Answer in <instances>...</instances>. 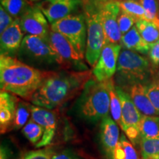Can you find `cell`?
Returning a JSON list of instances; mask_svg holds the SVG:
<instances>
[{"mask_svg":"<svg viewBox=\"0 0 159 159\" xmlns=\"http://www.w3.org/2000/svg\"><path fill=\"white\" fill-rule=\"evenodd\" d=\"M109 1H113V2H121V1H123V0H109Z\"/></svg>","mask_w":159,"mask_h":159,"instance_id":"obj_38","label":"cell"},{"mask_svg":"<svg viewBox=\"0 0 159 159\" xmlns=\"http://www.w3.org/2000/svg\"><path fill=\"white\" fill-rule=\"evenodd\" d=\"M110 112L111 116L121 128L122 126V103H121L120 99H119L116 89H115L114 78L112 79L110 84Z\"/></svg>","mask_w":159,"mask_h":159,"instance_id":"obj_25","label":"cell"},{"mask_svg":"<svg viewBox=\"0 0 159 159\" xmlns=\"http://www.w3.org/2000/svg\"><path fill=\"white\" fill-rule=\"evenodd\" d=\"M97 1L100 2H104V1H105V0H97Z\"/></svg>","mask_w":159,"mask_h":159,"instance_id":"obj_39","label":"cell"},{"mask_svg":"<svg viewBox=\"0 0 159 159\" xmlns=\"http://www.w3.org/2000/svg\"><path fill=\"white\" fill-rule=\"evenodd\" d=\"M139 131L141 138L159 139V116L142 115Z\"/></svg>","mask_w":159,"mask_h":159,"instance_id":"obj_20","label":"cell"},{"mask_svg":"<svg viewBox=\"0 0 159 159\" xmlns=\"http://www.w3.org/2000/svg\"><path fill=\"white\" fill-rule=\"evenodd\" d=\"M0 159H9L8 152L6 149L3 147L1 148V154H0Z\"/></svg>","mask_w":159,"mask_h":159,"instance_id":"obj_36","label":"cell"},{"mask_svg":"<svg viewBox=\"0 0 159 159\" xmlns=\"http://www.w3.org/2000/svg\"><path fill=\"white\" fill-rule=\"evenodd\" d=\"M122 49L121 43H107L103 47L98 61L91 71L96 80L102 82L113 78L116 74Z\"/></svg>","mask_w":159,"mask_h":159,"instance_id":"obj_9","label":"cell"},{"mask_svg":"<svg viewBox=\"0 0 159 159\" xmlns=\"http://www.w3.org/2000/svg\"><path fill=\"white\" fill-rule=\"evenodd\" d=\"M1 6L14 19L20 18L34 3L30 0H0Z\"/></svg>","mask_w":159,"mask_h":159,"instance_id":"obj_21","label":"cell"},{"mask_svg":"<svg viewBox=\"0 0 159 159\" xmlns=\"http://www.w3.org/2000/svg\"><path fill=\"white\" fill-rule=\"evenodd\" d=\"M120 43L122 49L136 52L141 55H148L150 48V44L143 39L136 25L122 35Z\"/></svg>","mask_w":159,"mask_h":159,"instance_id":"obj_19","label":"cell"},{"mask_svg":"<svg viewBox=\"0 0 159 159\" xmlns=\"http://www.w3.org/2000/svg\"><path fill=\"white\" fill-rule=\"evenodd\" d=\"M138 20H136L134 17L131 16L130 15L127 13L120 12L118 17V25L122 35H125L130 30L136 25Z\"/></svg>","mask_w":159,"mask_h":159,"instance_id":"obj_30","label":"cell"},{"mask_svg":"<svg viewBox=\"0 0 159 159\" xmlns=\"http://www.w3.org/2000/svg\"><path fill=\"white\" fill-rule=\"evenodd\" d=\"M30 114V105L28 103L19 101L16 113L14 122H13V128L18 130L25 126L26 123L28 121Z\"/></svg>","mask_w":159,"mask_h":159,"instance_id":"obj_29","label":"cell"},{"mask_svg":"<svg viewBox=\"0 0 159 159\" xmlns=\"http://www.w3.org/2000/svg\"><path fill=\"white\" fill-rule=\"evenodd\" d=\"M148 57L150 62L154 66H159V41L156 43H151L148 52Z\"/></svg>","mask_w":159,"mask_h":159,"instance_id":"obj_34","label":"cell"},{"mask_svg":"<svg viewBox=\"0 0 159 159\" xmlns=\"http://www.w3.org/2000/svg\"><path fill=\"white\" fill-rule=\"evenodd\" d=\"M25 35H35L48 40L51 27L47 18L35 4L19 18Z\"/></svg>","mask_w":159,"mask_h":159,"instance_id":"obj_11","label":"cell"},{"mask_svg":"<svg viewBox=\"0 0 159 159\" xmlns=\"http://www.w3.org/2000/svg\"><path fill=\"white\" fill-rule=\"evenodd\" d=\"M52 150L49 148L30 151L22 159H52Z\"/></svg>","mask_w":159,"mask_h":159,"instance_id":"obj_32","label":"cell"},{"mask_svg":"<svg viewBox=\"0 0 159 159\" xmlns=\"http://www.w3.org/2000/svg\"><path fill=\"white\" fill-rule=\"evenodd\" d=\"M116 2L121 12L130 15L136 20H146L145 11L139 0H123Z\"/></svg>","mask_w":159,"mask_h":159,"instance_id":"obj_23","label":"cell"},{"mask_svg":"<svg viewBox=\"0 0 159 159\" xmlns=\"http://www.w3.org/2000/svg\"><path fill=\"white\" fill-rule=\"evenodd\" d=\"M51 30L58 32L74 46L79 55L85 58L87 43V26L83 12L70 15L50 25Z\"/></svg>","mask_w":159,"mask_h":159,"instance_id":"obj_7","label":"cell"},{"mask_svg":"<svg viewBox=\"0 0 159 159\" xmlns=\"http://www.w3.org/2000/svg\"><path fill=\"white\" fill-rule=\"evenodd\" d=\"M136 27L143 39L150 44L159 41V29L153 23L141 19L137 21Z\"/></svg>","mask_w":159,"mask_h":159,"instance_id":"obj_22","label":"cell"},{"mask_svg":"<svg viewBox=\"0 0 159 159\" xmlns=\"http://www.w3.org/2000/svg\"><path fill=\"white\" fill-rule=\"evenodd\" d=\"M49 71H42L24 63L17 57L0 55L1 91L30 101Z\"/></svg>","mask_w":159,"mask_h":159,"instance_id":"obj_2","label":"cell"},{"mask_svg":"<svg viewBox=\"0 0 159 159\" xmlns=\"http://www.w3.org/2000/svg\"><path fill=\"white\" fill-rule=\"evenodd\" d=\"M31 119L41 125L43 129V134L35 148H42L50 144L55 136L56 130V116L49 109L30 105Z\"/></svg>","mask_w":159,"mask_h":159,"instance_id":"obj_14","label":"cell"},{"mask_svg":"<svg viewBox=\"0 0 159 159\" xmlns=\"http://www.w3.org/2000/svg\"><path fill=\"white\" fill-rule=\"evenodd\" d=\"M16 96L7 91L0 93V129L1 134H5L13 128L16 113L19 104Z\"/></svg>","mask_w":159,"mask_h":159,"instance_id":"obj_17","label":"cell"},{"mask_svg":"<svg viewBox=\"0 0 159 159\" xmlns=\"http://www.w3.org/2000/svg\"><path fill=\"white\" fill-rule=\"evenodd\" d=\"M112 79L99 82L91 77L86 83L78 101L80 114L85 119L97 122L109 115Z\"/></svg>","mask_w":159,"mask_h":159,"instance_id":"obj_4","label":"cell"},{"mask_svg":"<svg viewBox=\"0 0 159 159\" xmlns=\"http://www.w3.org/2000/svg\"><path fill=\"white\" fill-rule=\"evenodd\" d=\"M146 14V20L153 23L159 29L158 0H139Z\"/></svg>","mask_w":159,"mask_h":159,"instance_id":"obj_28","label":"cell"},{"mask_svg":"<svg viewBox=\"0 0 159 159\" xmlns=\"http://www.w3.org/2000/svg\"><path fill=\"white\" fill-rule=\"evenodd\" d=\"M100 3L97 0H83V12L87 26V43L85 58L91 67H94L97 63L105 44Z\"/></svg>","mask_w":159,"mask_h":159,"instance_id":"obj_5","label":"cell"},{"mask_svg":"<svg viewBox=\"0 0 159 159\" xmlns=\"http://www.w3.org/2000/svg\"><path fill=\"white\" fill-rule=\"evenodd\" d=\"M125 90L130 94L136 108L143 115L159 116L158 111L155 108L147 94L144 84L136 83V84L130 85L128 88L125 89Z\"/></svg>","mask_w":159,"mask_h":159,"instance_id":"obj_18","label":"cell"},{"mask_svg":"<svg viewBox=\"0 0 159 159\" xmlns=\"http://www.w3.org/2000/svg\"><path fill=\"white\" fill-rule=\"evenodd\" d=\"M115 89L122 103V126L125 136L133 144L140 142L141 136L139 125L142 114L133 102L130 94L125 89L115 84Z\"/></svg>","mask_w":159,"mask_h":159,"instance_id":"obj_8","label":"cell"},{"mask_svg":"<svg viewBox=\"0 0 159 159\" xmlns=\"http://www.w3.org/2000/svg\"><path fill=\"white\" fill-rule=\"evenodd\" d=\"M17 55L24 63L27 61L32 65L57 66L65 68L63 60L48 40L35 35H25Z\"/></svg>","mask_w":159,"mask_h":159,"instance_id":"obj_6","label":"cell"},{"mask_svg":"<svg viewBox=\"0 0 159 159\" xmlns=\"http://www.w3.org/2000/svg\"><path fill=\"white\" fill-rule=\"evenodd\" d=\"M52 159H79L75 156L74 153L69 152L68 150L63 151V152L55 153L52 156Z\"/></svg>","mask_w":159,"mask_h":159,"instance_id":"obj_35","label":"cell"},{"mask_svg":"<svg viewBox=\"0 0 159 159\" xmlns=\"http://www.w3.org/2000/svg\"><path fill=\"white\" fill-rule=\"evenodd\" d=\"M99 136L103 150L109 159H113L114 150L120 137L118 124L109 115L101 120Z\"/></svg>","mask_w":159,"mask_h":159,"instance_id":"obj_16","label":"cell"},{"mask_svg":"<svg viewBox=\"0 0 159 159\" xmlns=\"http://www.w3.org/2000/svg\"><path fill=\"white\" fill-rule=\"evenodd\" d=\"M100 12L105 44L120 43L122 35L118 25V17L121 12L118 4L116 2L105 0L100 3Z\"/></svg>","mask_w":159,"mask_h":159,"instance_id":"obj_12","label":"cell"},{"mask_svg":"<svg viewBox=\"0 0 159 159\" xmlns=\"http://www.w3.org/2000/svg\"><path fill=\"white\" fill-rule=\"evenodd\" d=\"M147 94L159 113V68L148 83L144 85Z\"/></svg>","mask_w":159,"mask_h":159,"instance_id":"obj_27","label":"cell"},{"mask_svg":"<svg viewBox=\"0 0 159 159\" xmlns=\"http://www.w3.org/2000/svg\"><path fill=\"white\" fill-rule=\"evenodd\" d=\"M19 18L15 19L14 21L7 27L0 37V52L1 55L16 57L19 52L21 43L25 38Z\"/></svg>","mask_w":159,"mask_h":159,"instance_id":"obj_15","label":"cell"},{"mask_svg":"<svg viewBox=\"0 0 159 159\" xmlns=\"http://www.w3.org/2000/svg\"><path fill=\"white\" fill-rule=\"evenodd\" d=\"M92 71H49L30 99L32 104L52 110L81 94Z\"/></svg>","mask_w":159,"mask_h":159,"instance_id":"obj_1","label":"cell"},{"mask_svg":"<svg viewBox=\"0 0 159 159\" xmlns=\"http://www.w3.org/2000/svg\"><path fill=\"white\" fill-rule=\"evenodd\" d=\"M157 69L150 59L144 55L122 49L117 63L114 83L124 89L136 83L145 85L150 80Z\"/></svg>","mask_w":159,"mask_h":159,"instance_id":"obj_3","label":"cell"},{"mask_svg":"<svg viewBox=\"0 0 159 159\" xmlns=\"http://www.w3.org/2000/svg\"><path fill=\"white\" fill-rule=\"evenodd\" d=\"M48 41L54 50L61 57L64 63L65 68H70L75 66L86 68L83 64V58L77 52L74 46L66 38L64 35L53 30H50L49 34Z\"/></svg>","mask_w":159,"mask_h":159,"instance_id":"obj_13","label":"cell"},{"mask_svg":"<svg viewBox=\"0 0 159 159\" xmlns=\"http://www.w3.org/2000/svg\"><path fill=\"white\" fill-rule=\"evenodd\" d=\"M49 23H52L83 11V0H42L34 3Z\"/></svg>","mask_w":159,"mask_h":159,"instance_id":"obj_10","label":"cell"},{"mask_svg":"<svg viewBox=\"0 0 159 159\" xmlns=\"http://www.w3.org/2000/svg\"><path fill=\"white\" fill-rule=\"evenodd\" d=\"M142 159H159V139L141 138Z\"/></svg>","mask_w":159,"mask_h":159,"instance_id":"obj_24","label":"cell"},{"mask_svg":"<svg viewBox=\"0 0 159 159\" xmlns=\"http://www.w3.org/2000/svg\"><path fill=\"white\" fill-rule=\"evenodd\" d=\"M22 134L32 144L36 145L42 138L43 129L31 119L23 127Z\"/></svg>","mask_w":159,"mask_h":159,"instance_id":"obj_26","label":"cell"},{"mask_svg":"<svg viewBox=\"0 0 159 159\" xmlns=\"http://www.w3.org/2000/svg\"><path fill=\"white\" fill-rule=\"evenodd\" d=\"M119 142L122 145L124 151L125 159H140L136 149L133 144L127 139L125 135L122 134L119 139Z\"/></svg>","mask_w":159,"mask_h":159,"instance_id":"obj_31","label":"cell"},{"mask_svg":"<svg viewBox=\"0 0 159 159\" xmlns=\"http://www.w3.org/2000/svg\"><path fill=\"white\" fill-rule=\"evenodd\" d=\"M15 19L0 6V33H2L7 27L12 25Z\"/></svg>","mask_w":159,"mask_h":159,"instance_id":"obj_33","label":"cell"},{"mask_svg":"<svg viewBox=\"0 0 159 159\" xmlns=\"http://www.w3.org/2000/svg\"><path fill=\"white\" fill-rule=\"evenodd\" d=\"M30 1L32 3H36V2H38L42 1V0H30Z\"/></svg>","mask_w":159,"mask_h":159,"instance_id":"obj_37","label":"cell"}]
</instances>
